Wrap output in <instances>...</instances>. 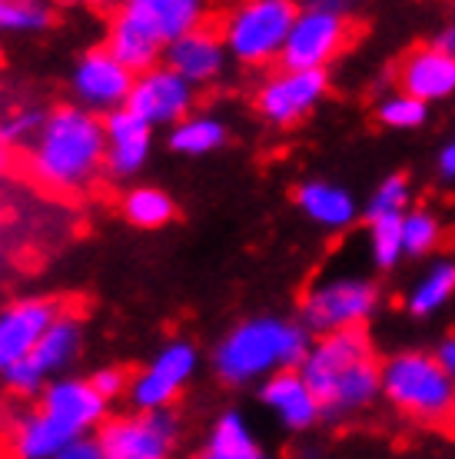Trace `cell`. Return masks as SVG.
I'll use <instances>...</instances> for the list:
<instances>
[{
	"label": "cell",
	"mask_w": 455,
	"mask_h": 459,
	"mask_svg": "<svg viewBox=\"0 0 455 459\" xmlns=\"http://www.w3.org/2000/svg\"><path fill=\"white\" fill-rule=\"evenodd\" d=\"M299 373L313 386L326 420L353 416L382 396V363H376L363 326L319 336Z\"/></svg>",
	"instance_id": "6da1fadb"
},
{
	"label": "cell",
	"mask_w": 455,
	"mask_h": 459,
	"mask_svg": "<svg viewBox=\"0 0 455 459\" xmlns=\"http://www.w3.org/2000/svg\"><path fill=\"white\" fill-rule=\"evenodd\" d=\"M107 160L103 120L77 104L50 110L40 134L27 147V167L37 184L70 194L97 180Z\"/></svg>",
	"instance_id": "7a4b0ae2"
},
{
	"label": "cell",
	"mask_w": 455,
	"mask_h": 459,
	"mask_svg": "<svg viewBox=\"0 0 455 459\" xmlns=\"http://www.w3.org/2000/svg\"><path fill=\"white\" fill-rule=\"evenodd\" d=\"M309 330L279 316H250L236 323L213 350V369L229 386L266 383L276 373L299 369L309 353Z\"/></svg>",
	"instance_id": "3957f363"
},
{
	"label": "cell",
	"mask_w": 455,
	"mask_h": 459,
	"mask_svg": "<svg viewBox=\"0 0 455 459\" xmlns=\"http://www.w3.org/2000/svg\"><path fill=\"white\" fill-rule=\"evenodd\" d=\"M382 396L422 423H442L455 413V379L433 353H396L382 363Z\"/></svg>",
	"instance_id": "277c9868"
},
{
	"label": "cell",
	"mask_w": 455,
	"mask_h": 459,
	"mask_svg": "<svg viewBox=\"0 0 455 459\" xmlns=\"http://www.w3.org/2000/svg\"><path fill=\"white\" fill-rule=\"evenodd\" d=\"M296 13L299 7H293L289 0H250L233 7L219 23L227 54L250 67L279 60Z\"/></svg>",
	"instance_id": "5b68a950"
},
{
	"label": "cell",
	"mask_w": 455,
	"mask_h": 459,
	"mask_svg": "<svg viewBox=\"0 0 455 459\" xmlns=\"http://www.w3.org/2000/svg\"><path fill=\"white\" fill-rule=\"evenodd\" d=\"M107 459H173L180 443V420L173 410L116 413L97 429Z\"/></svg>",
	"instance_id": "8992f818"
},
{
	"label": "cell",
	"mask_w": 455,
	"mask_h": 459,
	"mask_svg": "<svg viewBox=\"0 0 455 459\" xmlns=\"http://www.w3.org/2000/svg\"><path fill=\"white\" fill-rule=\"evenodd\" d=\"M379 303L376 283L363 276H332L326 283H316L303 299V326L309 333L330 336L339 330L363 326L365 316H373Z\"/></svg>",
	"instance_id": "52a82bcc"
},
{
	"label": "cell",
	"mask_w": 455,
	"mask_h": 459,
	"mask_svg": "<svg viewBox=\"0 0 455 459\" xmlns=\"http://www.w3.org/2000/svg\"><path fill=\"white\" fill-rule=\"evenodd\" d=\"M349 34L353 27L342 7H332V4L303 7L293 21L279 64L283 70H326V64L349 44Z\"/></svg>",
	"instance_id": "ba28073f"
},
{
	"label": "cell",
	"mask_w": 455,
	"mask_h": 459,
	"mask_svg": "<svg viewBox=\"0 0 455 459\" xmlns=\"http://www.w3.org/2000/svg\"><path fill=\"white\" fill-rule=\"evenodd\" d=\"M196 367H200V350L190 340H170L167 346H159L153 359L130 383L133 410H140V413L170 410L173 400L196 377Z\"/></svg>",
	"instance_id": "9c48e42d"
},
{
	"label": "cell",
	"mask_w": 455,
	"mask_h": 459,
	"mask_svg": "<svg viewBox=\"0 0 455 459\" xmlns=\"http://www.w3.org/2000/svg\"><path fill=\"white\" fill-rule=\"evenodd\" d=\"M133 74L120 64V60L107 50V47H93L73 64L70 74V91L77 107L90 110V114H116L126 110L130 104V91H133Z\"/></svg>",
	"instance_id": "30bf717a"
},
{
	"label": "cell",
	"mask_w": 455,
	"mask_h": 459,
	"mask_svg": "<svg viewBox=\"0 0 455 459\" xmlns=\"http://www.w3.org/2000/svg\"><path fill=\"white\" fill-rule=\"evenodd\" d=\"M330 91L326 70H276L256 91V110L266 124L293 126L316 110Z\"/></svg>",
	"instance_id": "8fae6325"
},
{
	"label": "cell",
	"mask_w": 455,
	"mask_h": 459,
	"mask_svg": "<svg viewBox=\"0 0 455 459\" xmlns=\"http://www.w3.org/2000/svg\"><path fill=\"white\" fill-rule=\"evenodd\" d=\"M193 83H186L180 74H173L170 67L159 64V67L140 74L137 81H133L126 110L157 130V126H176L180 120H186V117L193 114Z\"/></svg>",
	"instance_id": "7c38bea8"
},
{
	"label": "cell",
	"mask_w": 455,
	"mask_h": 459,
	"mask_svg": "<svg viewBox=\"0 0 455 459\" xmlns=\"http://www.w3.org/2000/svg\"><path fill=\"white\" fill-rule=\"evenodd\" d=\"M107 50L124 64L133 77L159 67V60L167 54V40L159 37L153 21L147 17L140 0H126L124 7L110 17L107 27Z\"/></svg>",
	"instance_id": "4fadbf2b"
},
{
	"label": "cell",
	"mask_w": 455,
	"mask_h": 459,
	"mask_svg": "<svg viewBox=\"0 0 455 459\" xmlns=\"http://www.w3.org/2000/svg\"><path fill=\"white\" fill-rule=\"evenodd\" d=\"M57 316V307L40 297L17 299L11 307H4L0 310V373L13 363L30 359L37 343L44 340V333L54 326Z\"/></svg>",
	"instance_id": "5bb4252c"
},
{
	"label": "cell",
	"mask_w": 455,
	"mask_h": 459,
	"mask_svg": "<svg viewBox=\"0 0 455 459\" xmlns=\"http://www.w3.org/2000/svg\"><path fill=\"white\" fill-rule=\"evenodd\" d=\"M40 410L57 416L60 423H67L77 437L97 433L107 423V400L93 390L90 379L83 377H57L47 383V390L37 400Z\"/></svg>",
	"instance_id": "9a60e30c"
},
{
	"label": "cell",
	"mask_w": 455,
	"mask_h": 459,
	"mask_svg": "<svg viewBox=\"0 0 455 459\" xmlns=\"http://www.w3.org/2000/svg\"><path fill=\"white\" fill-rule=\"evenodd\" d=\"M107 130V160L103 170L114 180H130L147 167L150 153H153V126L143 124L140 117L130 110H116L103 120Z\"/></svg>",
	"instance_id": "2e32d148"
},
{
	"label": "cell",
	"mask_w": 455,
	"mask_h": 459,
	"mask_svg": "<svg viewBox=\"0 0 455 459\" xmlns=\"http://www.w3.org/2000/svg\"><path fill=\"white\" fill-rule=\"evenodd\" d=\"M73 439H77V433L67 423H60L57 416L34 406V410H23L7 426L4 443H7L11 459H57Z\"/></svg>",
	"instance_id": "e0dca14e"
},
{
	"label": "cell",
	"mask_w": 455,
	"mask_h": 459,
	"mask_svg": "<svg viewBox=\"0 0 455 459\" xmlns=\"http://www.w3.org/2000/svg\"><path fill=\"white\" fill-rule=\"evenodd\" d=\"M227 44H223V34L213 30V27H200L193 34L180 37L176 44L167 47L163 54V67H170L173 74H180L186 83H210L217 81L223 67H227Z\"/></svg>",
	"instance_id": "ac0fdd59"
},
{
	"label": "cell",
	"mask_w": 455,
	"mask_h": 459,
	"mask_svg": "<svg viewBox=\"0 0 455 459\" xmlns=\"http://www.w3.org/2000/svg\"><path fill=\"white\" fill-rule=\"evenodd\" d=\"M260 403L286 429H309L322 420V406L299 369H286L260 383Z\"/></svg>",
	"instance_id": "d6986e66"
},
{
	"label": "cell",
	"mask_w": 455,
	"mask_h": 459,
	"mask_svg": "<svg viewBox=\"0 0 455 459\" xmlns=\"http://www.w3.org/2000/svg\"><path fill=\"white\" fill-rule=\"evenodd\" d=\"M399 87L422 104L442 100L455 91V57L442 54L439 47H419L399 67Z\"/></svg>",
	"instance_id": "ffe728a7"
},
{
	"label": "cell",
	"mask_w": 455,
	"mask_h": 459,
	"mask_svg": "<svg viewBox=\"0 0 455 459\" xmlns=\"http://www.w3.org/2000/svg\"><path fill=\"white\" fill-rule=\"evenodd\" d=\"M296 207L306 213L313 223L330 230L349 227L356 220V200L349 190L330 184V180H306L296 190Z\"/></svg>",
	"instance_id": "44dd1931"
},
{
	"label": "cell",
	"mask_w": 455,
	"mask_h": 459,
	"mask_svg": "<svg viewBox=\"0 0 455 459\" xmlns=\"http://www.w3.org/2000/svg\"><path fill=\"white\" fill-rule=\"evenodd\" d=\"M196 459H273V456L260 446V439L250 429L246 416L236 413V410H227L213 423L210 437H206V446L200 449Z\"/></svg>",
	"instance_id": "7402d4cb"
},
{
	"label": "cell",
	"mask_w": 455,
	"mask_h": 459,
	"mask_svg": "<svg viewBox=\"0 0 455 459\" xmlns=\"http://www.w3.org/2000/svg\"><path fill=\"white\" fill-rule=\"evenodd\" d=\"M80 340H83L80 320L77 316H70V313H60L57 320H54V326L44 333V340L37 343L30 359H34L37 367L44 369L50 379L67 377V367L80 353Z\"/></svg>",
	"instance_id": "603a6c76"
},
{
	"label": "cell",
	"mask_w": 455,
	"mask_h": 459,
	"mask_svg": "<svg viewBox=\"0 0 455 459\" xmlns=\"http://www.w3.org/2000/svg\"><path fill=\"white\" fill-rule=\"evenodd\" d=\"M167 143L183 157H206L227 143V124L213 114H190L186 120L170 126Z\"/></svg>",
	"instance_id": "cb8c5ba5"
},
{
	"label": "cell",
	"mask_w": 455,
	"mask_h": 459,
	"mask_svg": "<svg viewBox=\"0 0 455 459\" xmlns=\"http://www.w3.org/2000/svg\"><path fill=\"white\" fill-rule=\"evenodd\" d=\"M124 217L140 230H159L176 217V204L167 190L140 184L124 196Z\"/></svg>",
	"instance_id": "d4e9b609"
},
{
	"label": "cell",
	"mask_w": 455,
	"mask_h": 459,
	"mask_svg": "<svg viewBox=\"0 0 455 459\" xmlns=\"http://www.w3.org/2000/svg\"><path fill=\"white\" fill-rule=\"evenodd\" d=\"M455 293V264H435L425 276H419V283L409 293V310L416 316L439 310L445 299Z\"/></svg>",
	"instance_id": "484cf974"
},
{
	"label": "cell",
	"mask_w": 455,
	"mask_h": 459,
	"mask_svg": "<svg viewBox=\"0 0 455 459\" xmlns=\"http://www.w3.org/2000/svg\"><path fill=\"white\" fill-rule=\"evenodd\" d=\"M54 23L47 4L30 0H0V34H37Z\"/></svg>",
	"instance_id": "4316f807"
},
{
	"label": "cell",
	"mask_w": 455,
	"mask_h": 459,
	"mask_svg": "<svg viewBox=\"0 0 455 459\" xmlns=\"http://www.w3.org/2000/svg\"><path fill=\"white\" fill-rule=\"evenodd\" d=\"M402 217L406 213H389V217H373L369 220V250H373V260L376 266L389 270V266L399 264L402 256Z\"/></svg>",
	"instance_id": "83f0119b"
},
{
	"label": "cell",
	"mask_w": 455,
	"mask_h": 459,
	"mask_svg": "<svg viewBox=\"0 0 455 459\" xmlns=\"http://www.w3.org/2000/svg\"><path fill=\"white\" fill-rule=\"evenodd\" d=\"M442 227L429 210H409L402 217V250L409 256H422V253H433L439 247Z\"/></svg>",
	"instance_id": "f1b7e54d"
},
{
	"label": "cell",
	"mask_w": 455,
	"mask_h": 459,
	"mask_svg": "<svg viewBox=\"0 0 455 459\" xmlns=\"http://www.w3.org/2000/svg\"><path fill=\"white\" fill-rule=\"evenodd\" d=\"M0 379H4V390L13 393V396H27V400H40V393H44L47 383H50V377L37 367L34 359H23V363L7 367L0 373Z\"/></svg>",
	"instance_id": "f546056e"
},
{
	"label": "cell",
	"mask_w": 455,
	"mask_h": 459,
	"mask_svg": "<svg viewBox=\"0 0 455 459\" xmlns=\"http://www.w3.org/2000/svg\"><path fill=\"white\" fill-rule=\"evenodd\" d=\"M44 120H47V114L44 110H37V107L13 110L11 117L0 120V147L7 150V147H13V143H27V147H30V140L40 134Z\"/></svg>",
	"instance_id": "4dcf8cb0"
},
{
	"label": "cell",
	"mask_w": 455,
	"mask_h": 459,
	"mask_svg": "<svg viewBox=\"0 0 455 459\" xmlns=\"http://www.w3.org/2000/svg\"><path fill=\"white\" fill-rule=\"evenodd\" d=\"M379 120L392 130H412L425 120V104L409 97V93H392L379 104Z\"/></svg>",
	"instance_id": "1f68e13d"
},
{
	"label": "cell",
	"mask_w": 455,
	"mask_h": 459,
	"mask_svg": "<svg viewBox=\"0 0 455 459\" xmlns=\"http://www.w3.org/2000/svg\"><path fill=\"white\" fill-rule=\"evenodd\" d=\"M406 204H409V184H406V177H386L376 186L369 207H365V220L389 217V213H406Z\"/></svg>",
	"instance_id": "d6a6232c"
},
{
	"label": "cell",
	"mask_w": 455,
	"mask_h": 459,
	"mask_svg": "<svg viewBox=\"0 0 455 459\" xmlns=\"http://www.w3.org/2000/svg\"><path fill=\"white\" fill-rule=\"evenodd\" d=\"M90 383H93V390L110 403V400H116V396H124V393L130 396V383H133V377L120 367H100L90 373Z\"/></svg>",
	"instance_id": "836d02e7"
},
{
	"label": "cell",
	"mask_w": 455,
	"mask_h": 459,
	"mask_svg": "<svg viewBox=\"0 0 455 459\" xmlns=\"http://www.w3.org/2000/svg\"><path fill=\"white\" fill-rule=\"evenodd\" d=\"M57 459H107V456H103L97 433H87V437H77L73 443H67V449Z\"/></svg>",
	"instance_id": "e575fe53"
},
{
	"label": "cell",
	"mask_w": 455,
	"mask_h": 459,
	"mask_svg": "<svg viewBox=\"0 0 455 459\" xmlns=\"http://www.w3.org/2000/svg\"><path fill=\"white\" fill-rule=\"evenodd\" d=\"M439 170H442V177L455 180V137L449 140L442 147V153H439Z\"/></svg>",
	"instance_id": "d590c367"
},
{
	"label": "cell",
	"mask_w": 455,
	"mask_h": 459,
	"mask_svg": "<svg viewBox=\"0 0 455 459\" xmlns=\"http://www.w3.org/2000/svg\"><path fill=\"white\" fill-rule=\"evenodd\" d=\"M433 47H439L442 54L455 57V21L449 23V27H442V30H439V37H435V44H433Z\"/></svg>",
	"instance_id": "8d00e7d4"
},
{
	"label": "cell",
	"mask_w": 455,
	"mask_h": 459,
	"mask_svg": "<svg viewBox=\"0 0 455 459\" xmlns=\"http://www.w3.org/2000/svg\"><path fill=\"white\" fill-rule=\"evenodd\" d=\"M439 363L445 367V373L455 379V340H449V343H442V350H439Z\"/></svg>",
	"instance_id": "74e56055"
},
{
	"label": "cell",
	"mask_w": 455,
	"mask_h": 459,
	"mask_svg": "<svg viewBox=\"0 0 455 459\" xmlns=\"http://www.w3.org/2000/svg\"><path fill=\"white\" fill-rule=\"evenodd\" d=\"M4 163H7V150L0 147V170H4Z\"/></svg>",
	"instance_id": "f35d334b"
},
{
	"label": "cell",
	"mask_w": 455,
	"mask_h": 459,
	"mask_svg": "<svg viewBox=\"0 0 455 459\" xmlns=\"http://www.w3.org/2000/svg\"><path fill=\"white\" fill-rule=\"evenodd\" d=\"M0 433H4V410H0Z\"/></svg>",
	"instance_id": "ab89813d"
},
{
	"label": "cell",
	"mask_w": 455,
	"mask_h": 459,
	"mask_svg": "<svg viewBox=\"0 0 455 459\" xmlns=\"http://www.w3.org/2000/svg\"><path fill=\"white\" fill-rule=\"evenodd\" d=\"M452 423H455V413H452Z\"/></svg>",
	"instance_id": "60d3db41"
}]
</instances>
